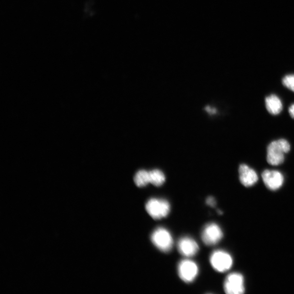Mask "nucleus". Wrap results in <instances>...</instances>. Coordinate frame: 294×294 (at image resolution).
<instances>
[{"label": "nucleus", "instance_id": "nucleus-1", "mask_svg": "<svg viewBox=\"0 0 294 294\" xmlns=\"http://www.w3.org/2000/svg\"><path fill=\"white\" fill-rule=\"evenodd\" d=\"M291 150V145L288 141L280 139L270 143L267 148V162L273 166H278L284 161L285 154Z\"/></svg>", "mask_w": 294, "mask_h": 294}, {"label": "nucleus", "instance_id": "nucleus-2", "mask_svg": "<svg viewBox=\"0 0 294 294\" xmlns=\"http://www.w3.org/2000/svg\"><path fill=\"white\" fill-rule=\"evenodd\" d=\"M146 209L151 218L160 220L166 218L169 214L171 206L166 200L153 198L147 201Z\"/></svg>", "mask_w": 294, "mask_h": 294}, {"label": "nucleus", "instance_id": "nucleus-3", "mask_svg": "<svg viewBox=\"0 0 294 294\" xmlns=\"http://www.w3.org/2000/svg\"><path fill=\"white\" fill-rule=\"evenodd\" d=\"M151 240L157 249L165 253L171 251L173 246L171 234L167 229L163 227L155 229L151 234Z\"/></svg>", "mask_w": 294, "mask_h": 294}, {"label": "nucleus", "instance_id": "nucleus-4", "mask_svg": "<svg viewBox=\"0 0 294 294\" xmlns=\"http://www.w3.org/2000/svg\"><path fill=\"white\" fill-rule=\"evenodd\" d=\"M210 262L217 272L224 273L232 268L233 260L232 256L228 252L223 250H217L213 252L210 257Z\"/></svg>", "mask_w": 294, "mask_h": 294}, {"label": "nucleus", "instance_id": "nucleus-5", "mask_svg": "<svg viewBox=\"0 0 294 294\" xmlns=\"http://www.w3.org/2000/svg\"><path fill=\"white\" fill-rule=\"evenodd\" d=\"M223 288L227 294H242L245 291L244 278L240 273L230 274L224 280Z\"/></svg>", "mask_w": 294, "mask_h": 294}, {"label": "nucleus", "instance_id": "nucleus-6", "mask_svg": "<svg viewBox=\"0 0 294 294\" xmlns=\"http://www.w3.org/2000/svg\"><path fill=\"white\" fill-rule=\"evenodd\" d=\"M223 236L222 229L215 223L205 225L201 234L202 241L207 246L217 245L222 240Z\"/></svg>", "mask_w": 294, "mask_h": 294}, {"label": "nucleus", "instance_id": "nucleus-7", "mask_svg": "<svg viewBox=\"0 0 294 294\" xmlns=\"http://www.w3.org/2000/svg\"><path fill=\"white\" fill-rule=\"evenodd\" d=\"M199 272L198 265L191 260H183L178 264L179 276L182 281L186 283H191L194 281L198 275Z\"/></svg>", "mask_w": 294, "mask_h": 294}, {"label": "nucleus", "instance_id": "nucleus-8", "mask_svg": "<svg viewBox=\"0 0 294 294\" xmlns=\"http://www.w3.org/2000/svg\"><path fill=\"white\" fill-rule=\"evenodd\" d=\"M262 178L264 184L270 190H277L283 184V174L275 170H265L262 173Z\"/></svg>", "mask_w": 294, "mask_h": 294}, {"label": "nucleus", "instance_id": "nucleus-9", "mask_svg": "<svg viewBox=\"0 0 294 294\" xmlns=\"http://www.w3.org/2000/svg\"><path fill=\"white\" fill-rule=\"evenodd\" d=\"M177 248L179 253L184 256H194L199 251L198 243L192 238L185 237L180 239L178 242Z\"/></svg>", "mask_w": 294, "mask_h": 294}, {"label": "nucleus", "instance_id": "nucleus-10", "mask_svg": "<svg viewBox=\"0 0 294 294\" xmlns=\"http://www.w3.org/2000/svg\"><path fill=\"white\" fill-rule=\"evenodd\" d=\"M239 179L242 184L247 187L254 186L258 181V177L254 169L245 164H241L239 168Z\"/></svg>", "mask_w": 294, "mask_h": 294}, {"label": "nucleus", "instance_id": "nucleus-11", "mask_svg": "<svg viewBox=\"0 0 294 294\" xmlns=\"http://www.w3.org/2000/svg\"><path fill=\"white\" fill-rule=\"evenodd\" d=\"M266 108L273 115H277L281 112L283 105L281 99L277 96L272 94L265 98Z\"/></svg>", "mask_w": 294, "mask_h": 294}, {"label": "nucleus", "instance_id": "nucleus-12", "mask_svg": "<svg viewBox=\"0 0 294 294\" xmlns=\"http://www.w3.org/2000/svg\"><path fill=\"white\" fill-rule=\"evenodd\" d=\"M149 172L150 183L155 186H160L166 181L164 173L159 169H154Z\"/></svg>", "mask_w": 294, "mask_h": 294}, {"label": "nucleus", "instance_id": "nucleus-13", "mask_svg": "<svg viewBox=\"0 0 294 294\" xmlns=\"http://www.w3.org/2000/svg\"><path fill=\"white\" fill-rule=\"evenodd\" d=\"M134 182L137 186L143 187L150 183L149 172L142 169L138 171L134 177Z\"/></svg>", "mask_w": 294, "mask_h": 294}, {"label": "nucleus", "instance_id": "nucleus-14", "mask_svg": "<svg viewBox=\"0 0 294 294\" xmlns=\"http://www.w3.org/2000/svg\"><path fill=\"white\" fill-rule=\"evenodd\" d=\"M282 83L287 89L294 92V75H288L285 76L282 80Z\"/></svg>", "mask_w": 294, "mask_h": 294}, {"label": "nucleus", "instance_id": "nucleus-15", "mask_svg": "<svg viewBox=\"0 0 294 294\" xmlns=\"http://www.w3.org/2000/svg\"><path fill=\"white\" fill-rule=\"evenodd\" d=\"M206 203L211 206V207H214L216 204H217V201H216L213 197H209L206 200Z\"/></svg>", "mask_w": 294, "mask_h": 294}, {"label": "nucleus", "instance_id": "nucleus-16", "mask_svg": "<svg viewBox=\"0 0 294 294\" xmlns=\"http://www.w3.org/2000/svg\"><path fill=\"white\" fill-rule=\"evenodd\" d=\"M289 113L291 116L294 119V104L292 105L289 108Z\"/></svg>", "mask_w": 294, "mask_h": 294}, {"label": "nucleus", "instance_id": "nucleus-17", "mask_svg": "<svg viewBox=\"0 0 294 294\" xmlns=\"http://www.w3.org/2000/svg\"><path fill=\"white\" fill-rule=\"evenodd\" d=\"M205 110L206 111L210 113H215L217 112V110L214 109H211L210 107H206L205 108Z\"/></svg>", "mask_w": 294, "mask_h": 294}, {"label": "nucleus", "instance_id": "nucleus-18", "mask_svg": "<svg viewBox=\"0 0 294 294\" xmlns=\"http://www.w3.org/2000/svg\"><path fill=\"white\" fill-rule=\"evenodd\" d=\"M218 213L220 214V215H222L223 214V212L221 210H218Z\"/></svg>", "mask_w": 294, "mask_h": 294}]
</instances>
